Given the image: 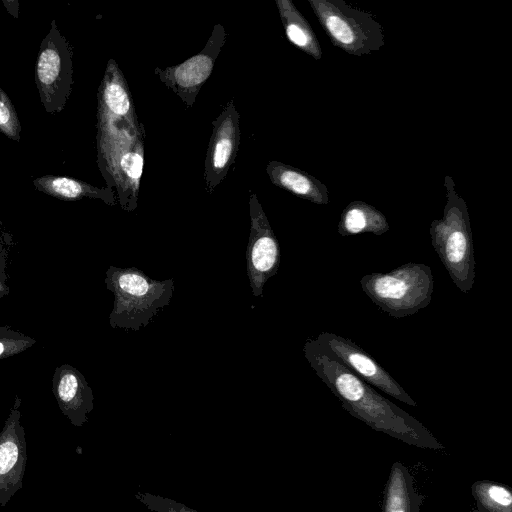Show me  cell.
I'll return each mask as SVG.
<instances>
[{
	"instance_id": "18",
	"label": "cell",
	"mask_w": 512,
	"mask_h": 512,
	"mask_svg": "<svg viewBox=\"0 0 512 512\" xmlns=\"http://www.w3.org/2000/svg\"><path fill=\"white\" fill-rule=\"evenodd\" d=\"M287 39L316 60L322 57L320 43L305 17L290 0H275Z\"/></svg>"
},
{
	"instance_id": "14",
	"label": "cell",
	"mask_w": 512,
	"mask_h": 512,
	"mask_svg": "<svg viewBox=\"0 0 512 512\" xmlns=\"http://www.w3.org/2000/svg\"><path fill=\"white\" fill-rule=\"evenodd\" d=\"M266 172L272 184L299 198L319 205L329 203L327 187L303 170L271 160L266 166Z\"/></svg>"
},
{
	"instance_id": "9",
	"label": "cell",
	"mask_w": 512,
	"mask_h": 512,
	"mask_svg": "<svg viewBox=\"0 0 512 512\" xmlns=\"http://www.w3.org/2000/svg\"><path fill=\"white\" fill-rule=\"evenodd\" d=\"M315 340L324 351L341 361L370 386L402 403L412 407L417 406L403 387L370 354L351 339L331 332H322Z\"/></svg>"
},
{
	"instance_id": "2",
	"label": "cell",
	"mask_w": 512,
	"mask_h": 512,
	"mask_svg": "<svg viewBox=\"0 0 512 512\" xmlns=\"http://www.w3.org/2000/svg\"><path fill=\"white\" fill-rule=\"evenodd\" d=\"M98 165L109 188H116L122 209L137 207L144 167L143 124L135 107L114 113L97 112Z\"/></svg>"
},
{
	"instance_id": "5",
	"label": "cell",
	"mask_w": 512,
	"mask_h": 512,
	"mask_svg": "<svg viewBox=\"0 0 512 512\" xmlns=\"http://www.w3.org/2000/svg\"><path fill=\"white\" fill-rule=\"evenodd\" d=\"M360 286L382 311L394 318H403L431 303L434 277L428 265L411 262L387 273L364 275Z\"/></svg>"
},
{
	"instance_id": "6",
	"label": "cell",
	"mask_w": 512,
	"mask_h": 512,
	"mask_svg": "<svg viewBox=\"0 0 512 512\" xmlns=\"http://www.w3.org/2000/svg\"><path fill=\"white\" fill-rule=\"evenodd\" d=\"M308 3L335 47L362 56L384 46V29L371 13L343 0H308Z\"/></svg>"
},
{
	"instance_id": "11",
	"label": "cell",
	"mask_w": 512,
	"mask_h": 512,
	"mask_svg": "<svg viewBox=\"0 0 512 512\" xmlns=\"http://www.w3.org/2000/svg\"><path fill=\"white\" fill-rule=\"evenodd\" d=\"M239 120L232 98L212 122V133L204 160L205 188L209 194L226 177L236 160L240 144Z\"/></svg>"
},
{
	"instance_id": "10",
	"label": "cell",
	"mask_w": 512,
	"mask_h": 512,
	"mask_svg": "<svg viewBox=\"0 0 512 512\" xmlns=\"http://www.w3.org/2000/svg\"><path fill=\"white\" fill-rule=\"evenodd\" d=\"M249 211L251 226L246 250L247 274L252 294L261 297L265 283L278 271L280 247L255 193L250 194Z\"/></svg>"
},
{
	"instance_id": "13",
	"label": "cell",
	"mask_w": 512,
	"mask_h": 512,
	"mask_svg": "<svg viewBox=\"0 0 512 512\" xmlns=\"http://www.w3.org/2000/svg\"><path fill=\"white\" fill-rule=\"evenodd\" d=\"M53 392L62 413L75 426L87 421L93 409V394L84 376L74 367L63 364L53 377Z\"/></svg>"
},
{
	"instance_id": "4",
	"label": "cell",
	"mask_w": 512,
	"mask_h": 512,
	"mask_svg": "<svg viewBox=\"0 0 512 512\" xmlns=\"http://www.w3.org/2000/svg\"><path fill=\"white\" fill-rule=\"evenodd\" d=\"M105 283L114 294L109 323L113 328L138 331L167 306L174 292V280H154L136 267L110 266Z\"/></svg>"
},
{
	"instance_id": "1",
	"label": "cell",
	"mask_w": 512,
	"mask_h": 512,
	"mask_svg": "<svg viewBox=\"0 0 512 512\" xmlns=\"http://www.w3.org/2000/svg\"><path fill=\"white\" fill-rule=\"evenodd\" d=\"M304 356L317 376L353 417L375 431L408 445L441 450L444 446L416 418L379 394L341 361L324 351L315 339H308Z\"/></svg>"
},
{
	"instance_id": "19",
	"label": "cell",
	"mask_w": 512,
	"mask_h": 512,
	"mask_svg": "<svg viewBox=\"0 0 512 512\" xmlns=\"http://www.w3.org/2000/svg\"><path fill=\"white\" fill-rule=\"evenodd\" d=\"M477 510L481 512H512V492L506 484L478 480L471 486Z\"/></svg>"
},
{
	"instance_id": "20",
	"label": "cell",
	"mask_w": 512,
	"mask_h": 512,
	"mask_svg": "<svg viewBox=\"0 0 512 512\" xmlns=\"http://www.w3.org/2000/svg\"><path fill=\"white\" fill-rule=\"evenodd\" d=\"M20 122L8 95L0 88V135L18 141Z\"/></svg>"
},
{
	"instance_id": "12",
	"label": "cell",
	"mask_w": 512,
	"mask_h": 512,
	"mask_svg": "<svg viewBox=\"0 0 512 512\" xmlns=\"http://www.w3.org/2000/svg\"><path fill=\"white\" fill-rule=\"evenodd\" d=\"M19 397L0 432V507H4L23 486L27 453L25 431L20 423Z\"/></svg>"
},
{
	"instance_id": "22",
	"label": "cell",
	"mask_w": 512,
	"mask_h": 512,
	"mask_svg": "<svg viewBox=\"0 0 512 512\" xmlns=\"http://www.w3.org/2000/svg\"><path fill=\"white\" fill-rule=\"evenodd\" d=\"M4 290H5V288H4V286H3V284H2V282H1V280H0V292H2V291H4Z\"/></svg>"
},
{
	"instance_id": "16",
	"label": "cell",
	"mask_w": 512,
	"mask_h": 512,
	"mask_svg": "<svg viewBox=\"0 0 512 512\" xmlns=\"http://www.w3.org/2000/svg\"><path fill=\"white\" fill-rule=\"evenodd\" d=\"M33 184L39 191L59 199L93 198L100 199L108 205L117 204V197L112 188L96 187L70 177L45 175L33 180Z\"/></svg>"
},
{
	"instance_id": "17",
	"label": "cell",
	"mask_w": 512,
	"mask_h": 512,
	"mask_svg": "<svg viewBox=\"0 0 512 512\" xmlns=\"http://www.w3.org/2000/svg\"><path fill=\"white\" fill-rule=\"evenodd\" d=\"M390 229L386 216L360 200L350 202L342 211L337 230L341 236L372 233L380 236Z\"/></svg>"
},
{
	"instance_id": "21",
	"label": "cell",
	"mask_w": 512,
	"mask_h": 512,
	"mask_svg": "<svg viewBox=\"0 0 512 512\" xmlns=\"http://www.w3.org/2000/svg\"><path fill=\"white\" fill-rule=\"evenodd\" d=\"M35 343V340L19 332L0 327V359L18 354Z\"/></svg>"
},
{
	"instance_id": "3",
	"label": "cell",
	"mask_w": 512,
	"mask_h": 512,
	"mask_svg": "<svg viewBox=\"0 0 512 512\" xmlns=\"http://www.w3.org/2000/svg\"><path fill=\"white\" fill-rule=\"evenodd\" d=\"M444 186L446 204L442 218L430 225L431 243L455 286L469 293L475 280V258L467 205L451 176H445Z\"/></svg>"
},
{
	"instance_id": "23",
	"label": "cell",
	"mask_w": 512,
	"mask_h": 512,
	"mask_svg": "<svg viewBox=\"0 0 512 512\" xmlns=\"http://www.w3.org/2000/svg\"><path fill=\"white\" fill-rule=\"evenodd\" d=\"M468 512H481V511H479V510H477V509H473V510H470V511H468Z\"/></svg>"
},
{
	"instance_id": "15",
	"label": "cell",
	"mask_w": 512,
	"mask_h": 512,
	"mask_svg": "<svg viewBox=\"0 0 512 512\" xmlns=\"http://www.w3.org/2000/svg\"><path fill=\"white\" fill-rule=\"evenodd\" d=\"M423 501L409 469L402 462H394L384 490L382 512H420Z\"/></svg>"
},
{
	"instance_id": "8",
	"label": "cell",
	"mask_w": 512,
	"mask_h": 512,
	"mask_svg": "<svg viewBox=\"0 0 512 512\" xmlns=\"http://www.w3.org/2000/svg\"><path fill=\"white\" fill-rule=\"evenodd\" d=\"M223 25L215 24L205 47L184 62L164 69L156 67L155 75L186 107L194 105L196 98L212 74L215 61L227 40Z\"/></svg>"
},
{
	"instance_id": "7",
	"label": "cell",
	"mask_w": 512,
	"mask_h": 512,
	"mask_svg": "<svg viewBox=\"0 0 512 512\" xmlns=\"http://www.w3.org/2000/svg\"><path fill=\"white\" fill-rule=\"evenodd\" d=\"M35 81L46 112H61L73 86L72 48L60 33L55 20L40 45Z\"/></svg>"
}]
</instances>
